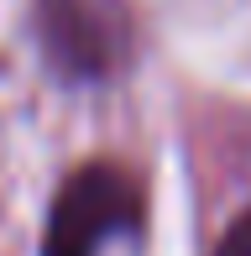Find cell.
Returning <instances> with one entry per match:
<instances>
[{
  "label": "cell",
  "instance_id": "obj_3",
  "mask_svg": "<svg viewBox=\"0 0 251 256\" xmlns=\"http://www.w3.org/2000/svg\"><path fill=\"white\" fill-rule=\"evenodd\" d=\"M210 256H251V209H246V214L220 236V246H214Z\"/></svg>",
  "mask_w": 251,
  "mask_h": 256
},
{
  "label": "cell",
  "instance_id": "obj_2",
  "mask_svg": "<svg viewBox=\"0 0 251 256\" xmlns=\"http://www.w3.org/2000/svg\"><path fill=\"white\" fill-rule=\"evenodd\" d=\"M142 178L126 162H84L52 194L42 256H100L110 240L131 236L142 225Z\"/></svg>",
  "mask_w": 251,
  "mask_h": 256
},
{
  "label": "cell",
  "instance_id": "obj_1",
  "mask_svg": "<svg viewBox=\"0 0 251 256\" xmlns=\"http://www.w3.org/2000/svg\"><path fill=\"white\" fill-rule=\"evenodd\" d=\"M42 63L63 84H116L136 58V16L126 0H32Z\"/></svg>",
  "mask_w": 251,
  "mask_h": 256
}]
</instances>
